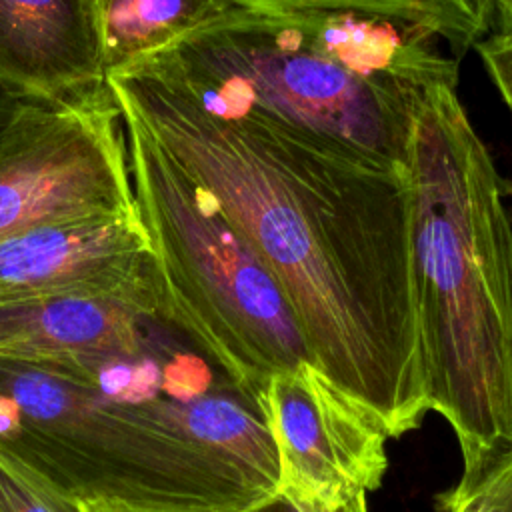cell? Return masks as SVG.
<instances>
[{
	"instance_id": "6da1fadb",
	"label": "cell",
	"mask_w": 512,
	"mask_h": 512,
	"mask_svg": "<svg viewBox=\"0 0 512 512\" xmlns=\"http://www.w3.org/2000/svg\"><path fill=\"white\" fill-rule=\"evenodd\" d=\"M106 84L272 272L312 366L390 438L416 430L428 404L404 172L268 116L216 118L128 76Z\"/></svg>"
},
{
	"instance_id": "7a4b0ae2",
	"label": "cell",
	"mask_w": 512,
	"mask_h": 512,
	"mask_svg": "<svg viewBox=\"0 0 512 512\" xmlns=\"http://www.w3.org/2000/svg\"><path fill=\"white\" fill-rule=\"evenodd\" d=\"M456 88L418 102L402 172L426 404L452 428L466 484L512 450V218Z\"/></svg>"
},
{
	"instance_id": "3957f363",
	"label": "cell",
	"mask_w": 512,
	"mask_h": 512,
	"mask_svg": "<svg viewBox=\"0 0 512 512\" xmlns=\"http://www.w3.org/2000/svg\"><path fill=\"white\" fill-rule=\"evenodd\" d=\"M0 452L78 502L252 512L280 494L262 392L222 372L130 404L0 358Z\"/></svg>"
},
{
	"instance_id": "277c9868",
	"label": "cell",
	"mask_w": 512,
	"mask_h": 512,
	"mask_svg": "<svg viewBox=\"0 0 512 512\" xmlns=\"http://www.w3.org/2000/svg\"><path fill=\"white\" fill-rule=\"evenodd\" d=\"M438 44L380 16L234 4L122 76L210 116H268L402 170L418 102L458 84V60Z\"/></svg>"
},
{
	"instance_id": "5b68a950",
	"label": "cell",
	"mask_w": 512,
	"mask_h": 512,
	"mask_svg": "<svg viewBox=\"0 0 512 512\" xmlns=\"http://www.w3.org/2000/svg\"><path fill=\"white\" fill-rule=\"evenodd\" d=\"M122 114L136 212L150 238L160 318L236 384L310 362L284 290L214 198ZM312 364V362H310Z\"/></svg>"
},
{
	"instance_id": "8992f818",
	"label": "cell",
	"mask_w": 512,
	"mask_h": 512,
	"mask_svg": "<svg viewBox=\"0 0 512 512\" xmlns=\"http://www.w3.org/2000/svg\"><path fill=\"white\" fill-rule=\"evenodd\" d=\"M136 214L120 108L102 84L24 102L0 126V238L42 222Z\"/></svg>"
},
{
	"instance_id": "52a82bcc",
	"label": "cell",
	"mask_w": 512,
	"mask_h": 512,
	"mask_svg": "<svg viewBox=\"0 0 512 512\" xmlns=\"http://www.w3.org/2000/svg\"><path fill=\"white\" fill-rule=\"evenodd\" d=\"M262 404L280 494L314 512H368L388 470L386 430L310 362L270 376Z\"/></svg>"
},
{
	"instance_id": "ba28073f",
	"label": "cell",
	"mask_w": 512,
	"mask_h": 512,
	"mask_svg": "<svg viewBox=\"0 0 512 512\" xmlns=\"http://www.w3.org/2000/svg\"><path fill=\"white\" fill-rule=\"evenodd\" d=\"M66 294L120 298L160 318L138 212L42 222L0 238V306Z\"/></svg>"
},
{
	"instance_id": "9c48e42d",
	"label": "cell",
	"mask_w": 512,
	"mask_h": 512,
	"mask_svg": "<svg viewBox=\"0 0 512 512\" xmlns=\"http://www.w3.org/2000/svg\"><path fill=\"white\" fill-rule=\"evenodd\" d=\"M102 84L88 0H0V90L52 104Z\"/></svg>"
},
{
	"instance_id": "30bf717a",
	"label": "cell",
	"mask_w": 512,
	"mask_h": 512,
	"mask_svg": "<svg viewBox=\"0 0 512 512\" xmlns=\"http://www.w3.org/2000/svg\"><path fill=\"white\" fill-rule=\"evenodd\" d=\"M158 316L112 298L66 294L0 306V358L68 366L128 358L150 346Z\"/></svg>"
},
{
	"instance_id": "8fae6325",
	"label": "cell",
	"mask_w": 512,
	"mask_h": 512,
	"mask_svg": "<svg viewBox=\"0 0 512 512\" xmlns=\"http://www.w3.org/2000/svg\"><path fill=\"white\" fill-rule=\"evenodd\" d=\"M232 6L234 0H88L104 76L126 74Z\"/></svg>"
},
{
	"instance_id": "7c38bea8",
	"label": "cell",
	"mask_w": 512,
	"mask_h": 512,
	"mask_svg": "<svg viewBox=\"0 0 512 512\" xmlns=\"http://www.w3.org/2000/svg\"><path fill=\"white\" fill-rule=\"evenodd\" d=\"M234 4L264 12L312 10L380 16L430 32L452 54H464L496 28V0H234Z\"/></svg>"
},
{
	"instance_id": "4fadbf2b",
	"label": "cell",
	"mask_w": 512,
	"mask_h": 512,
	"mask_svg": "<svg viewBox=\"0 0 512 512\" xmlns=\"http://www.w3.org/2000/svg\"><path fill=\"white\" fill-rule=\"evenodd\" d=\"M442 512H512V450L474 480L438 494Z\"/></svg>"
},
{
	"instance_id": "5bb4252c",
	"label": "cell",
	"mask_w": 512,
	"mask_h": 512,
	"mask_svg": "<svg viewBox=\"0 0 512 512\" xmlns=\"http://www.w3.org/2000/svg\"><path fill=\"white\" fill-rule=\"evenodd\" d=\"M0 512H82V506L0 452Z\"/></svg>"
},
{
	"instance_id": "9a60e30c",
	"label": "cell",
	"mask_w": 512,
	"mask_h": 512,
	"mask_svg": "<svg viewBox=\"0 0 512 512\" xmlns=\"http://www.w3.org/2000/svg\"><path fill=\"white\" fill-rule=\"evenodd\" d=\"M474 50L512 118V30L492 28Z\"/></svg>"
},
{
	"instance_id": "2e32d148",
	"label": "cell",
	"mask_w": 512,
	"mask_h": 512,
	"mask_svg": "<svg viewBox=\"0 0 512 512\" xmlns=\"http://www.w3.org/2000/svg\"><path fill=\"white\" fill-rule=\"evenodd\" d=\"M252 512H314V510H308V508L296 504L294 500H290L288 496L278 494V496L272 498L270 502H266V504L254 508Z\"/></svg>"
},
{
	"instance_id": "e0dca14e",
	"label": "cell",
	"mask_w": 512,
	"mask_h": 512,
	"mask_svg": "<svg viewBox=\"0 0 512 512\" xmlns=\"http://www.w3.org/2000/svg\"><path fill=\"white\" fill-rule=\"evenodd\" d=\"M82 512H162L150 508H134V506H120V504H106V502H80Z\"/></svg>"
},
{
	"instance_id": "ac0fdd59",
	"label": "cell",
	"mask_w": 512,
	"mask_h": 512,
	"mask_svg": "<svg viewBox=\"0 0 512 512\" xmlns=\"http://www.w3.org/2000/svg\"><path fill=\"white\" fill-rule=\"evenodd\" d=\"M24 104V100L14 98L12 94L0 90V126L10 120V116Z\"/></svg>"
},
{
	"instance_id": "d6986e66",
	"label": "cell",
	"mask_w": 512,
	"mask_h": 512,
	"mask_svg": "<svg viewBox=\"0 0 512 512\" xmlns=\"http://www.w3.org/2000/svg\"><path fill=\"white\" fill-rule=\"evenodd\" d=\"M496 28L512 30V0H496Z\"/></svg>"
}]
</instances>
